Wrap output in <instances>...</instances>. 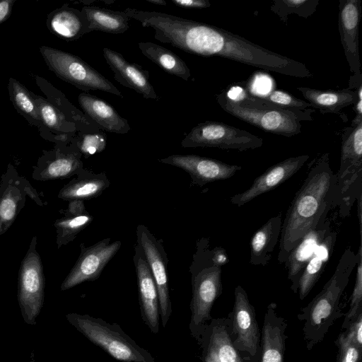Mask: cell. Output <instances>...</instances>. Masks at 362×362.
Listing matches in <instances>:
<instances>
[{
	"instance_id": "1",
	"label": "cell",
	"mask_w": 362,
	"mask_h": 362,
	"mask_svg": "<svg viewBox=\"0 0 362 362\" xmlns=\"http://www.w3.org/2000/svg\"><path fill=\"white\" fill-rule=\"evenodd\" d=\"M336 175L329 165V154L316 156L308 163L307 177L292 200L279 238L277 260L285 264L291 250L308 232L327 219L334 208Z\"/></svg>"
},
{
	"instance_id": "2",
	"label": "cell",
	"mask_w": 362,
	"mask_h": 362,
	"mask_svg": "<svg viewBox=\"0 0 362 362\" xmlns=\"http://www.w3.org/2000/svg\"><path fill=\"white\" fill-rule=\"evenodd\" d=\"M356 263V254L350 247L346 248L321 291L297 315L303 322V339L308 351L324 339L330 327L343 315L340 298Z\"/></svg>"
},
{
	"instance_id": "3",
	"label": "cell",
	"mask_w": 362,
	"mask_h": 362,
	"mask_svg": "<svg viewBox=\"0 0 362 362\" xmlns=\"http://www.w3.org/2000/svg\"><path fill=\"white\" fill-rule=\"evenodd\" d=\"M238 89L237 98L230 96L227 90L217 94V103L226 112L264 132L290 137L300 132V121L313 119L307 110L279 108L241 88Z\"/></svg>"
},
{
	"instance_id": "4",
	"label": "cell",
	"mask_w": 362,
	"mask_h": 362,
	"mask_svg": "<svg viewBox=\"0 0 362 362\" xmlns=\"http://www.w3.org/2000/svg\"><path fill=\"white\" fill-rule=\"evenodd\" d=\"M196 272H192V296L189 305L190 335L197 341L205 327L213 318L211 311L214 302L222 293L221 267L214 264L209 240H200L194 257Z\"/></svg>"
},
{
	"instance_id": "5",
	"label": "cell",
	"mask_w": 362,
	"mask_h": 362,
	"mask_svg": "<svg viewBox=\"0 0 362 362\" xmlns=\"http://www.w3.org/2000/svg\"><path fill=\"white\" fill-rule=\"evenodd\" d=\"M341 140L334 208L338 207L340 218H345L362 197V115H356L351 126L343 129Z\"/></svg>"
},
{
	"instance_id": "6",
	"label": "cell",
	"mask_w": 362,
	"mask_h": 362,
	"mask_svg": "<svg viewBox=\"0 0 362 362\" xmlns=\"http://www.w3.org/2000/svg\"><path fill=\"white\" fill-rule=\"evenodd\" d=\"M67 320L91 343L122 362H156L153 356L139 346L119 325L110 324L89 315L69 313Z\"/></svg>"
},
{
	"instance_id": "7",
	"label": "cell",
	"mask_w": 362,
	"mask_h": 362,
	"mask_svg": "<svg viewBox=\"0 0 362 362\" xmlns=\"http://www.w3.org/2000/svg\"><path fill=\"white\" fill-rule=\"evenodd\" d=\"M40 52L52 71L84 93L102 90L122 95L112 82L78 56L47 46L40 47Z\"/></svg>"
},
{
	"instance_id": "8",
	"label": "cell",
	"mask_w": 362,
	"mask_h": 362,
	"mask_svg": "<svg viewBox=\"0 0 362 362\" xmlns=\"http://www.w3.org/2000/svg\"><path fill=\"white\" fill-rule=\"evenodd\" d=\"M263 139L227 124L206 121L194 127L181 141L184 148L210 147L243 151L260 148Z\"/></svg>"
},
{
	"instance_id": "9",
	"label": "cell",
	"mask_w": 362,
	"mask_h": 362,
	"mask_svg": "<svg viewBox=\"0 0 362 362\" xmlns=\"http://www.w3.org/2000/svg\"><path fill=\"white\" fill-rule=\"evenodd\" d=\"M34 236L21 262L18 275V299L24 321L35 324L44 301L45 279L41 258Z\"/></svg>"
},
{
	"instance_id": "10",
	"label": "cell",
	"mask_w": 362,
	"mask_h": 362,
	"mask_svg": "<svg viewBox=\"0 0 362 362\" xmlns=\"http://www.w3.org/2000/svg\"><path fill=\"white\" fill-rule=\"evenodd\" d=\"M234 296L233 308L228 314L233 344L243 356L252 362H259L261 333L255 308L241 286L235 288Z\"/></svg>"
},
{
	"instance_id": "11",
	"label": "cell",
	"mask_w": 362,
	"mask_h": 362,
	"mask_svg": "<svg viewBox=\"0 0 362 362\" xmlns=\"http://www.w3.org/2000/svg\"><path fill=\"white\" fill-rule=\"evenodd\" d=\"M136 237L137 245L143 252L157 288L159 314L165 328L173 311L168 288L167 254L160 240H158L144 225L137 226Z\"/></svg>"
},
{
	"instance_id": "12",
	"label": "cell",
	"mask_w": 362,
	"mask_h": 362,
	"mask_svg": "<svg viewBox=\"0 0 362 362\" xmlns=\"http://www.w3.org/2000/svg\"><path fill=\"white\" fill-rule=\"evenodd\" d=\"M110 238L101 240L94 245L85 247L81 244V254L71 272L61 285L65 291L85 281L99 278L105 267L119 250L120 240L110 242Z\"/></svg>"
},
{
	"instance_id": "13",
	"label": "cell",
	"mask_w": 362,
	"mask_h": 362,
	"mask_svg": "<svg viewBox=\"0 0 362 362\" xmlns=\"http://www.w3.org/2000/svg\"><path fill=\"white\" fill-rule=\"evenodd\" d=\"M197 341L202 362H252L234 346L228 315L212 318Z\"/></svg>"
},
{
	"instance_id": "14",
	"label": "cell",
	"mask_w": 362,
	"mask_h": 362,
	"mask_svg": "<svg viewBox=\"0 0 362 362\" xmlns=\"http://www.w3.org/2000/svg\"><path fill=\"white\" fill-rule=\"evenodd\" d=\"M339 30L346 59L353 74L349 89L361 85V64L358 50V25L361 14V0H341Z\"/></svg>"
},
{
	"instance_id": "15",
	"label": "cell",
	"mask_w": 362,
	"mask_h": 362,
	"mask_svg": "<svg viewBox=\"0 0 362 362\" xmlns=\"http://www.w3.org/2000/svg\"><path fill=\"white\" fill-rule=\"evenodd\" d=\"M158 161L184 170L190 175L192 184L198 186L228 179L242 169L240 165L197 155L173 154Z\"/></svg>"
},
{
	"instance_id": "16",
	"label": "cell",
	"mask_w": 362,
	"mask_h": 362,
	"mask_svg": "<svg viewBox=\"0 0 362 362\" xmlns=\"http://www.w3.org/2000/svg\"><path fill=\"white\" fill-rule=\"evenodd\" d=\"M309 158V155L291 157L269 167L255 179L247 189L231 197L230 203L242 206L257 197L272 190L296 174Z\"/></svg>"
},
{
	"instance_id": "17",
	"label": "cell",
	"mask_w": 362,
	"mask_h": 362,
	"mask_svg": "<svg viewBox=\"0 0 362 362\" xmlns=\"http://www.w3.org/2000/svg\"><path fill=\"white\" fill-rule=\"evenodd\" d=\"M134 250L133 260L136 272L141 318L151 332L158 334L160 314L157 288L141 249L136 245Z\"/></svg>"
},
{
	"instance_id": "18",
	"label": "cell",
	"mask_w": 362,
	"mask_h": 362,
	"mask_svg": "<svg viewBox=\"0 0 362 362\" xmlns=\"http://www.w3.org/2000/svg\"><path fill=\"white\" fill-rule=\"evenodd\" d=\"M104 58L114 73V76L122 86L134 90L147 99L158 100L149 81V73L139 64L128 62L122 54L111 49L103 48Z\"/></svg>"
},
{
	"instance_id": "19",
	"label": "cell",
	"mask_w": 362,
	"mask_h": 362,
	"mask_svg": "<svg viewBox=\"0 0 362 362\" xmlns=\"http://www.w3.org/2000/svg\"><path fill=\"white\" fill-rule=\"evenodd\" d=\"M287 323L277 312V305L269 303L264 313L261 332L259 362H285Z\"/></svg>"
},
{
	"instance_id": "20",
	"label": "cell",
	"mask_w": 362,
	"mask_h": 362,
	"mask_svg": "<svg viewBox=\"0 0 362 362\" xmlns=\"http://www.w3.org/2000/svg\"><path fill=\"white\" fill-rule=\"evenodd\" d=\"M31 95L41 121L40 133L51 134L57 141L64 143L71 141L76 133L86 134L81 127L47 99L32 92Z\"/></svg>"
},
{
	"instance_id": "21",
	"label": "cell",
	"mask_w": 362,
	"mask_h": 362,
	"mask_svg": "<svg viewBox=\"0 0 362 362\" xmlns=\"http://www.w3.org/2000/svg\"><path fill=\"white\" fill-rule=\"evenodd\" d=\"M330 230L329 221L326 219L305 235L290 252L284 265L288 269V279L291 282V289L295 293L298 292L299 279L306 264Z\"/></svg>"
},
{
	"instance_id": "22",
	"label": "cell",
	"mask_w": 362,
	"mask_h": 362,
	"mask_svg": "<svg viewBox=\"0 0 362 362\" xmlns=\"http://www.w3.org/2000/svg\"><path fill=\"white\" fill-rule=\"evenodd\" d=\"M78 99L83 113L103 131L122 134L130 130L128 121L105 100L84 92Z\"/></svg>"
},
{
	"instance_id": "23",
	"label": "cell",
	"mask_w": 362,
	"mask_h": 362,
	"mask_svg": "<svg viewBox=\"0 0 362 362\" xmlns=\"http://www.w3.org/2000/svg\"><path fill=\"white\" fill-rule=\"evenodd\" d=\"M88 21L82 11L66 4L52 11L47 16V25L55 35L74 41L88 33Z\"/></svg>"
},
{
	"instance_id": "24",
	"label": "cell",
	"mask_w": 362,
	"mask_h": 362,
	"mask_svg": "<svg viewBox=\"0 0 362 362\" xmlns=\"http://www.w3.org/2000/svg\"><path fill=\"white\" fill-rule=\"evenodd\" d=\"M336 240L337 232L330 230L306 264L298 283L297 293L300 300H303L309 294L319 280L333 253Z\"/></svg>"
},
{
	"instance_id": "25",
	"label": "cell",
	"mask_w": 362,
	"mask_h": 362,
	"mask_svg": "<svg viewBox=\"0 0 362 362\" xmlns=\"http://www.w3.org/2000/svg\"><path fill=\"white\" fill-rule=\"evenodd\" d=\"M281 213L270 218L252 235L250 243V264L266 266L272 258L274 249L281 235Z\"/></svg>"
},
{
	"instance_id": "26",
	"label": "cell",
	"mask_w": 362,
	"mask_h": 362,
	"mask_svg": "<svg viewBox=\"0 0 362 362\" xmlns=\"http://www.w3.org/2000/svg\"><path fill=\"white\" fill-rule=\"evenodd\" d=\"M110 185L104 172L94 173L81 169L76 177L64 185L58 197L66 201H86L99 197Z\"/></svg>"
},
{
	"instance_id": "27",
	"label": "cell",
	"mask_w": 362,
	"mask_h": 362,
	"mask_svg": "<svg viewBox=\"0 0 362 362\" xmlns=\"http://www.w3.org/2000/svg\"><path fill=\"white\" fill-rule=\"evenodd\" d=\"M23 179L5 175L0 187V235L13 223L23 206L29 183L23 189Z\"/></svg>"
},
{
	"instance_id": "28",
	"label": "cell",
	"mask_w": 362,
	"mask_h": 362,
	"mask_svg": "<svg viewBox=\"0 0 362 362\" xmlns=\"http://www.w3.org/2000/svg\"><path fill=\"white\" fill-rule=\"evenodd\" d=\"M314 108L323 113H339L342 109L356 104L358 100L357 90L349 88L334 90H317L307 87H296Z\"/></svg>"
},
{
	"instance_id": "29",
	"label": "cell",
	"mask_w": 362,
	"mask_h": 362,
	"mask_svg": "<svg viewBox=\"0 0 362 362\" xmlns=\"http://www.w3.org/2000/svg\"><path fill=\"white\" fill-rule=\"evenodd\" d=\"M81 156L74 139L71 146L56 151L54 158L40 173L39 179L66 178L76 175L83 169Z\"/></svg>"
},
{
	"instance_id": "30",
	"label": "cell",
	"mask_w": 362,
	"mask_h": 362,
	"mask_svg": "<svg viewBox=\"0 0 362 362\" xmlns=\"http://www.w3.org/2000/svg\"><path fill=\"white\" fill-rule=\"evenodd\" d=\"M81 11L88 21V33L98 30L110 34H122L129 29V18L124 11L94 6H85Z\"/></svg>"
},
{
	"instance_id": "31",
	"label": "cell",
	"mask_w": 362,
	"mask_h": 362,
	"mask_svg": "<svg viewBox=\"0 0 362 362\" xmlns=\"http://www.w3.org/2000/svg\"><path fill=\"white\" fill-rule=\"evenodd\" d=\"M141 53L167 73L188 81L191 76L186 63L171 50L151 42L138 44Z\"/></svg>"
},
{
	"instance_id": "32",
	"label": "cell",
	"mask_w": 362,
	"mask_h": 362,
	"mask_svg": "<svg viewBox=\"0 0 362 362\" xmlns=\"http://www.w3.org/2000/svg\"><path fill=\"white\" fill-rule=\"evenodd\" d=\"M35 81L47 95V99L81 127L86 134L103 132L93 120L73 105L61 91L56 89L45 79L35 76Z\"/></svg>"
},
{
	"instance_id": "33",
	"label": "cell",
	"mask_w": 362,
	"mask_h": 362,
	"mask_svg": "<svg viewBox=\"0 0 362 362\" xmlns=\"http://www.w3.org/2000/svg\"><path fill=\"white\" fill-rule=\"evenodd\" d=\"M8 90L10 100L17 112L30 124L40 128L41 121L31 91L13 78H9Z\"/></svg>"
},
{
	"instance_id": "34",
	"label": "cell",
	"mask_w": 362,
	"mask_h": 362,
	"mask_svg": "<svg viewBox=\"0 0 362 362\" xmlns=\"http://www.w3.org/2000/svg\"><path fill=\"white\" fill-rule=\"evenodd\" d=\"M93 220V216L88 212L77 216L64 217L57 220L54 226L57 232V243L58 247L74 240L76 235L87 227Z\"/></svg>"
},
{
	"instance_id": "35",
	"label": "cell",
	"mask_w": 362,
	"mask_h": 362,
	"mask_svg": "<svg viewBox=\"0 0 362 362\" xmlns=\"http://www.w3.org/2000/svg\"><path fill=\"white\" fill-rule=\"evenodd\" d=\"M318 3V0H276L273 1L271 10L285 21L288 15L292 13L303 18L309 17L316 11Z\"/></svg>"
},
{
	"instance_id": "36",
	"label": "cell",
	"mask_w": 362,
	"mask_h": 362,
	"mask_svg": "<svg viewBox=\"0 0 362 362\" xmlns=\"http://www.w3.org/2000/svg\"><path fill=\"white\" fill-rule=\"evenodd\" d=\"M258 99L284 110H308L313 107L305 100L298 99L281 90H273L266 94H252Z\"/></svg>"
},
{
	"instance_id": "37",
	"label": "cell",
	"mask_w": 362,
	"mask_h": 362,
	"mask_svg": "<svg viewBox=\"0 0 362 362\" xmlns=\"http://www.w3.org/2000/svg\"><path fill=\"white\" fill-rule=\"evenodd\" d=\"M356 276L354 289L351 296L350 307L345 315L341 328L346 329L349 324L362 311V246L360 239V245L356 253Z\"/></svg>"
},
{
	"instance_id": "38",
	"label": "cell",
	"mask_w": 362,
	"mask_h": 362,
	"mask_svg": "<svg viewBox=\"0 0 362 362\" xmlns=\"http://www.w3.org/2000/svg\"><path fill=\"white\" fill-rule=\"evenodd\" d=\"M106 141L104 131L95 134L78 133L75 139L77 148L86 158L103 151L105 148Z\"/></svg>"
},
{
	"instance_id": "39",
	"label": "cell",
	"mask_w": 362,
	"mask_h": 362,
	"mask_svg": "<svg viewBox=\"0 0 362 362\" xmlns=\"http://www.w3.org/2000/svg\"><path fill=\"white\" fill-rule=\"evenodd\" d=\"M338 348L337 362H361L362 348L358 347L344 332H340L334 341Z\"/></svg>"
},
{
	"instance_id": "40",
	"label": "cell",
	"mask_w": 362,
	"mask_h": 362,
	"mask_svg": "<svg viewBox=\"0 0 362 362\" xmlns=\"http://www.w3.org/2000/svg\"><path fill=\"white\" fill-rule=\"evenodd\" d=\"M344 332L346 337L358 347L362 348V311L349 324Z\"/></svg>"
},
{
	"instance_id": "41",
	"label": "cell",
	"mask_w": 362,
	"mask_h": 362,
	"mask_svg": "<svg viewBox=\"0 0 362 362\" xmlns=\"http://www.w3.org/2000/svg\"><path fill=\"white\" fill-rule=\"evenodd\" d=\"M172 2L184 8H204L211 6L207 0H172Z\"/></svg>"
},
{
	"instance_id": "42",
	"label": "cell",
	"mask_w": 362,
	"mask_h": 362,
	"mask_svg": "<svg viewBox=\"0 0 362 362\" xmlns=\"http://www.w3.org/2000/svg\"><path fill=\"white\" fill-rule=\"evenodd\" d=\"M88 212L86 210L84 201L71 200L69 201L68 209L66 211V217L77 216Z\"/></svg>"
},
{
	"instance_id": "43",
	"label": "cell",
	"mask_w": 362,
	"mask_h": 362,
	"mask_svg": "<svg viewBox=\"0 0 362 362\" xmlns=\"http://www.w3.org/2000/svg\"><path fill=\"white\" fill-rule=\"evenodd\" d=\"M211 260L214 265L221 267L228 262L226 250L221 247H216L211 250Z\"/></svg>"
},
{
	"instance_id": "44",
	"label": "cell",
	"mask_w": 362,
	"mask_h": 362,
	"mask_svg": "<svg viewBox=\"0 0 362 362\" xmlns=\"http://www.w3.org/2000/svg\"><path fill=\"white\" fill-rule=\"evenodd\" d=\"M15 0H0V24L10 16Z\"/></svg>"
},
{
	"instance_id": "45",
	"label": "cell",
	"mask_w": 362,
	"mask_h": 362,
	"mask_svg": "<svg viewBox=\"0 0 362 362\" xmlns=\"http://www.w3.org/2000/svg\"><path fill=\"white\" fill-rule=\"evenodd\" d=\"M357 202V216L359 226L360 238L362 235V197H360L356 200Z\"/></svg>"
},
{
	"instance_id": "46",
	"label": "cell",
	"mask_w": 362,
	"mask_h": 362,
	"mask_svg": "<svg viewBox=\"0 0 362 362\" xmlns=\"http://www.w3.org/2000/svg\"><path fill=\"white\" fill-rule=\"evenodd\" d=\"M146 1L155 4V5H159V6H166L167 2L165 0H146Z\"/></svg>"
}]
</instances>
